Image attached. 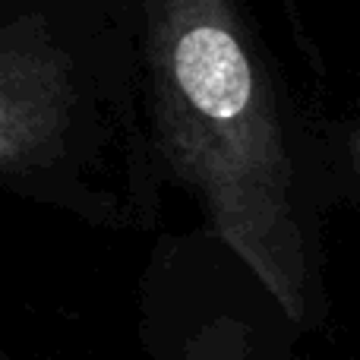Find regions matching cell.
I'll use <instances>...</instances> for the list:
<instances>
[{
  "label": "cell",
  "mask_w": 360,
  "mask_h": 360,
  "mask_svg": "<svg viewBox=\"0 0 360 360\" xmlns=\"http://www.w3.org/2000/svg\"><path fill=\"white\" fill-rule=\"evenodd\" d=\"M67 114L70 73L60 54L35 44H0V165L48 152Z\"/></svg>",
  "instance_id": "cell-2"
},
{
  "label": "cell",
  "mask_w": 360,
  "mask_h": 360,
  "mask_svg": "<svg viewBox=\"0 0 360 360\" xmlns=\"http://www.w3.org/2000/svg\"><path fill=\"white\" fill-rule=\"evenodd\" d=\"M354 155H357V158H360V136H357V139H354Z\"/></svg>",
  "instance_id": "cell-3"
},
{
  "label": "cell",
  "mask_w": 360,
  "mask_h": 360,
  "mask_svg": "<svg viewBox=\"0 0 360 360\" xmlns=\"http://www.w3.org/2000/svg\"><path fill=\"white\" fill-rule=\"evenodd\" d=\"M0 360H10V357H6V354H4V351H0Z\"/></svg>",
  "instance_id": "cell-4"
},
{
  "label": "cell",
  "mask_w": 360,
  "mask_h": 360,
  "mask_svg": "<svg viewBox=\"0 0 360 360\" xmlns=\"http://www.w3.org/2000/svg\"><path fill=\"white\" fill-rule=\"evenodd\" d=\"M149 63L171 165L202 196L215 234L300 319L307 253L291 162L234 0H152Z\"/></svg>",
  "instance_id": "cell-1"
}]
</instances>
